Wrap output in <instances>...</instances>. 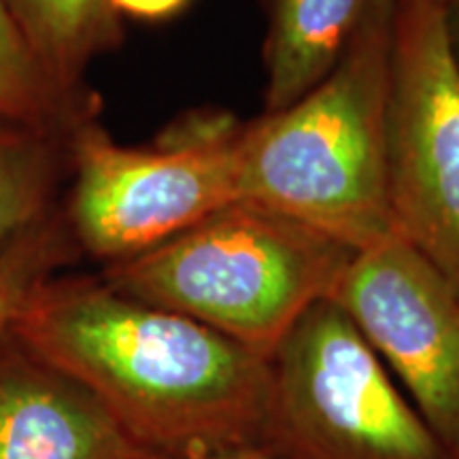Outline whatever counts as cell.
Instances as JSON below:
<instances>
[{
	"label": "cell",
	"instance_id": "12",
	"mask_svg": "<svg viewBox=\"0 0 459 459\" xmlns=\"http://www.w3.org/2000/svg\"><path fill=\"white\" fill-rule=\"evenodd\" d=\"M90 117L96 99L74 100L49 82L0 0V119L71 136Z\"/></svg>",
	"mask_w": 459,
	"mask_h": 459
},
{
	"label": "cell",
	"instance_id": "14",
	"mask_svg": "<svg viewBox=\"0 0 459 459\" xmlns=\"http://www.w3.org/2000/svg\"><path fill=\"white\" fill-rule=\"evenodd\" d=\"M119 17L143 22H164L179 15L192 0H108Z\"/></svg>",
	"mask_w": 459,
	"mask_h": 459
},
{
	"label": "cell",
	"instance_id": "9",
	"mask_svg": "<svg viewBox=\"0 0 459 459\" xmlns=\"http://www.w3.org/2000/svg\"><path fill=\"white\" fill-rule=\"evenodd\" d=\"M372 0H262L266 107L294 105L336 66Z\"/></svg>",
	"mask_w": 459,
	"mask_h": 459
},
{
	"label": "cell",
	"instance_id": "2",
	"mask_svg": "<svg viewBox=\"0 0 459 459\" xmlns=\"http://www.w3.org/2000/svg\"><path fill=\"white\" fill-rule=\"evenodd\" d=\"M395 15L398 0H372L328 77L240 128V200L355 254L395 234L387 166Z\"/></svg>",
	"mask_w": 459,
	"mask_h": 459
},
{
	"label": "cell",
	"instance_id": "16",
	"mask_svg": "<svg viewBox=\"0 0 459 459\" xmlns=\"http://www.w3.org/2000/svg\"><path fill=\"white\" fill-rule=\"evenodd\" d=\"M445 28L453 56L459 65V0H445Z\"/></svg>",
	"mask_w": 459,
	"mask_h": 459
},
{
	"label": "cell",
	"instance_id": "7",
	"mask_svg": "<svg viewBox=\"0 0 459 459\" xmlns=\"http://www.w3.org/2000/svg\"><path fill=\"white\" fill-rule=\"evenodd\" d=\"M453 459H459V290L394 234L355 254L334 296Z\"/></svg>",
	"mask_w": 459,
	"mask_h": 459
},
{
	"label": "cell",
	"instance_id": "13",
	"mask_svg": "<svg viewBox=\"0 0 459 459\" xmlns=\"http://www.w3.org/2000/svg\"><path fill=\"white\" fill-rule=\"evenodd\" d=\"M79 255L82 249L62 204L0 245V334L13 325L37 291Z\"/></svg>",
	"mask_w": 459,
	"mask_h": 459
},
{
	"label": "cell",
	"instance_id": "3",
	"mask_svg": "<svg viewBox=\"0 0 459 459\" xmlns=\"http://www.w3.org/2000/svg\"><path fill=\"white\" fill-rule=\"evenodd\" d=\"M353 257L341 240L238 200L100 277L268 359L313 304L334 296Z\"/></svg>",
	"mask_w": 459,
	"mask_h": 459
},
{
	"label": "cell",
	"instance_id": "11",
	"mask_svg": "<svg viewBox=\"0 0 459 459\" xmlns=\"http://www.w3.org/2000/svg\"><path fill=\"white\" fill-rule=\"evenodd\" d=\"M66 134L0 119V245L57 209L71 175Z\"/></svg>",
	"mask_w": 459,
	"mask_h": 459
},
{
	"label": "cell",
	"instance_id": "8",
	"mask_svg": "<svg viewBox=\"0 0 459 459\" xmlns=\"http://www.w3.org/2000/svg\"><path fill=\"white\" fill-rule=\"evenodd\" d=\"M0 459H160L96 395L0 334Z\"/></svg>",
	"mask_w": 459,
	"mask_h": 459
},
{
	"label": "cell",
	"instance_id": "10",
	"mask_svg": "<svg viewBox=\"0 0 459 459\" xmlns=\"http://www.w3.org/2000/svg\"><path fill=\"white\" fill-rule=\"evenodd\" d=\"M41 71L62 94L94 100L85 73L124 43V22L108 0H3Z\"/></svg>",
	"mask_w": 459,
	"mask_h": 459
},
{
	"label": "cell",
	"instance_id": "4",
	"mask_svg": "<svg viewBox=\"0 0 459 459\" xmlns=\"http://www.w3.org/2000/svg\"><path fill=\"white\" fill-rule=\"evenodd\" d=\"M255 445L285 459H453L332 298L268 358Z\"/></svg>",
	"mask_w": 459,
	"mask_h": 459
},
{
	"label": "cell",
	"instance_id": "6",
	"mask_svg": "<svg viewBox=\"0 0 459 459\" xmlns=\"http://www.w3.org/2000/svg\"><path fill=\"white\" fill-rule=\"evenodd\" d=\"M387 156L395 234L459 290V65L445 0H398Z\"/></svg>",
	"mask_w": 459,
	"mask_h": 459
},
{
	"label": "cell",
	"instance_id": "15",
	"mask_svg": "<svg viewBox=\"0 0 459 459\" xmlns=\"http://www.w3.org/2000/svg\"><path fill=\"white\" fill-rule=\"evenodd\" d=\"M189 459H285V457L264 449V446L255 443H247V445L223 446V449H215V451H206Z\"/></svg>",
	"mask_w": 459,
	"mask_h": 459
},
{
	"label": "cell",
	"instance_id": "1",
	"mask_svg": "<svg viewBox=\"0 0 459 459\" xmlns=\"http://www.w3.org/2000/svg\"><path fill=\"white\" fill-rule=\"evenodd\" d=\"M9 332L160 459L257 443L268 359L102 277L56 274Z\"/></svg>",
	"mask_w": 459,
	"mask_h": 459
},
{
	"label": "cell",
	"instance_id": "5",
	"mask_svg": "<svg viewBox=\"0 0 459 459\" xmlns=\"http://www.w3.org/2000/svg\"><path fill=\"white\" fill-rule=\"evenodd\" d=\"M240 128L226 115H189L153 147H130L96 117L79 124L62 206L82 254L130 260L238 203Z\"/></svg>",
	"mask_w": 459,
	"mask_h": 459
}]
</instances>
